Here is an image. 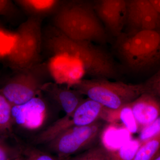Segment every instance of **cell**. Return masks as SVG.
<instances>
[{"instance_id": "cell-1", "label": "cell", "mask_w": 160, "mask_h": 160, "mask_svg": "<svg viewBox=\"0 0 160 160\" xmlns=\"http://www.w3.org/2000/svg\"><path fill=\"white\" fill-rule=\"evenodd\" d=\"M55 29L67 37L105 44L108 32L98 17L92 0H61L53 12Z\"/></svg>"}, {"instance_id": "cell-2", "label": "cell", "mask_w": 160, "mask_h": 160, "mask_svg": "<svg viewBox=\"0 0 160 160\" xmlns=\"http://www.w3.org/2000/svg\"><path fill=\"white\" fill-rule=\"evenodd\" d=\"M45 40L46 47L52 53L67 51L77 57L85 74L92 78L110 79L118 77L117 66L111 55L93 42L70 38L54 28L48 32Z\"/></svg>"}, {"instance_id": "cell-3", "label": "cell", "mask_w": 160, "mask_h": 160, "mask_svg": "<svg viewBox=\"0 0 160 160\" xmlns=\"http://www.w3.org/2000/svg\"><path fill=\"white\" fill-rule=\"evenodd\" d=\"M115 50L130 71L141 72L160 64V29L123 32L116 38Z\"/></svg>"}, {"instance_id": "cell-4", "label": "cell", "mask_w": 160, "mask_h": 160, "mask_svg": "<svg viewBox=\"0 0 160 160\" xmlns=\"http://www.w3.org/2000/svg\"><path fill=\"white\" fill-rule=\"evenodd\" d=\"M72 89L94 100L106 109L118 111L146 91L144 83L128 84L106 79H81L72 83Z\"/></svg>"}, {"instance_id": "cell-5", "label": "cell", "mask_w": 160, "mask_h": 160, "mask_svg": "<svg viewBox=\"0 0 160 160\" xmlns=\"http://www.w3.org/2000/svg\"><path fill=\"white\" fill-rule=\"evenodd\" d=\"M41 19L40 17L30 16L16 32L17 41L5 59L14 71L38 64L42 43Z\"/></svg>"}, {"instance_id": "cell-6", "label": "cell", "mask_w": 160, "mask_h": 160, "mask_svg": "<svg viewBox=\"0 0 160 160\" xmlns=\"http://www.w3.org/2000/svg\"><path fill=\"white\" fill-rule=\"evenodd\" d=\"M42 66L38 64L27 69L15 71L14 74L0 87V93L12 106L22 105L42 94L47 81Z\"/></svg>"}, {"instance_id": "cell-7", "label": "cell", "mask_w": 160, "mask_h": 160, "mask_svg": "<svg viewBox=\"0 0 160 160\" xmlns=\"http://www.w3.org/2000/svg\"><path fill=\"white\" fill-rule=\"evenodd\" d=\"M102 128L99 120L88 126H75L58 135L47 144L59 160L65 159L92 143Z\"/></svg>"}, {"instance_id": "cell-8", "label": "cell", "mask_w": 160, "mask_h": 160, "mask_svg": "<svg viewBox=\"0 0 160 160\" xmlns=\"http://www.w3.org/2000/svg\"><path fill=\"white\" fill-rule=\"evenodd\" d=\"M160 29V16L149 0H127L124 31Z\"/></svg>"}, {"instance_id": "cell-9", "label": "cell", "mask_w": 160, "mask_h": 160, "mask_svg": "<svg viewBox=\"0 0 160 160\" xmlns=\"http://www.w3.org/2000/svg\"><path fill=\"white\" fill-rule=\"evenodd\" d=\"M95 11L108 33L117 38L125 29L127 0H92Z\"/></svg>"}, {"instance_id": "cell-10", "label": "cell", "mask_w": 160, "mask_h": 160, "mask_svg": "<svg viewBox=\"0 0 160 160\" xmlns=\"http://www.w3.org/2000/svg\"><path fill=\"white\" fill-rule=\"evenodd\" d=\"M47 109L46 102L41 95L22 105L12 106L13 125L29 130L37 129L46 119Z\"/></svg>"}, {"instance_id": "cell-11", "label": "cell", "mask_w": 160, "mask_h": 160, "mask_svg": "<svg viewBox=\"0 0 160 160\" xmlns=\"http://www.w3.org/2000/svg\"><path fill=\"white\" fill-rule=\"evenodd\" d=\"M139 131L151 124L160 116V99L145 92L130 104Z\"/></svg>"}, {"instance_id": "cell-12", "label": "cell", "mask_w": 160, "mask_h": 160, "mask_svg": "<svg viewBox=\"0 0 160 160\" xmlns=\"http://www.w3.org/2000/svg\"><path fill=\"white\" fill-rule=\"evenodd\" d=\"M42 92L53 100L66 115H72L84 99L82 95L75 89L52 82L45 83L42 87Z\"/></svg>"}, {"instance_id": "cell-13", "label": "cell", "mask_w": 160, "mask_h": 160, "mask_svg": "<svg viewBox=\"0 0 160 160\" xmlns=\"http://www.w3.org/2000/svg\"><path fill=\"white\" fill-rule=\"evenodd\" d=\"M106 108L99 103L87 98L83 99L71 115L74 127L88 126L102 118Z\"/></svg>"}, {"instance_id": "cell-14", "label": "cell", "mask_w": 160, "mask_h": 160, "mask_svg": "<svg viewBox=\"0 0 160 160\" xmlns=\"http://www.w3.org/2000/svg\"><path fill=\"white\" fill-rule=\"evenodd\" d=\"M30 16L42 17L54 12L61 0H13Z\"/></svg>"}, {"instance_id": "cell-15", "label": "cell", "mask_w": 160, "mask_h": 160, "mask_svg": "<svg viewBox=\"0 0 160 160\" xmlns=\"http://www.w3.org/2000/svg\"><path fill=\"white\" fill-rule=\"evenodd\" d=\"M10 103L2 95L0 99V137H10L12 135L13 125Z\"/></svg>"}, {"instance_id": "cell-16", "label": "cell", "mask_w": 160, "mask_h": 160, "mask_svg": "<svg viewBox=\"0 0 160 160\" xmlns=\"http://www.w3.org/2000/svg\"><path fill=\"white\" fill-rule=\"evenodd\" d=\"M160 150V132L142 143L133 160H154Z\"/></svg>"}, {"instance_id": "cell-17", "label": "cell", "mask_w": 160, "mask_h": 160, "mask_svg": "<svg viewBox=\"0 0 160 160\" xmlns=\"http://www.w3.org/2000/svg\"><path fill=\"white\" fill-rule=\"evenodd\" d=\"M141 145L139 139H131L117 149H109L111 160H133Z\"/></svg>"}, {"instance_id": "cell-18", "label": "cell", "mask_w": 160, "mask_h": 160, "mask_svg": "<svg viewBox=\"0 0 160 160\" xmlns=\"http://www.w3.org/2000/svg\"><path fill=\"white\" fill-rule=\"evenodd\" d=\"M18 40L17 32H12L0 26V58L6 59Z\"/></svg>"}, {"instance_id": "cell-19", "label": "cell", "mask_w": 160, "mask_h": 160, "mask_svg": "<svg viewBox=\"0 0 160 160\" xmlns=\"http://www.w3.org/2000/svg\"><path fill=\"white\" fill-rule=\"evenodd\" d=\"M72 160H111L109 149L98 146L72 158Z\"/></svg>"}, {"instance_id": "cell-20", "label": "cell", "mask_w": 160, "mask_h": 160, "mask_svg": "<svg viewBox=\"0 0 160 160\" xmlns=\"http://www.w3.org/2000/svg\"><path fill=\"white\" fill-rule=\"evenodd\" d=\"M117 120H120L124 126L131 134L139 131L138 126L132 111L130 104L126 105L118 111Z\"/></svg>"}, {"instance_id": "cell-21", "label": "cell", "mask_w": 160, "mask_h": 160, "mask_svg": "<svg viewBox=\"0 0 160 160\" xmlns=\"http://www.w3.org/2000/svg\"><path fill=\"white\" fill-rule=\"evenodd\" d=\"M6 138L0 137V160H25L21 146H10Z\"/></svg>"}, {"instance_id": "cell-22", "label": "cell", "mask_w": 160, "mask_h": 160, "mask_svg": "<svg viewBox=\"0 0 160 160\" xmlns=\"http://www.w3.org/2000/svg\"><path fill=\"white\" fill-rule=\"evenodd\" d=\"M22 153L26 160H58L57 156L52 155L49 152L35 148L32 146H22Z\"/></svg>"}, {"instance_id": "cell-23", "label": "cell", "mask_w": 160, "mask_h": 160, "mask_svg": "<svg viewBox=\"0 0 160 160\" xmlns=\"http://www.w3.org/2000/svg\"><path fill=\"white\" fill-rule=\"evenodd\" d=\"M160 132V116L153 122L140 130L139 140L142 143Z\"/></svg>"}, {"instance_id": "cell-24", "label": "cell", "mask_w": 160, "mask_h": 160, "mask_svg": "<svg viewBox=\"0 0 160 160\" xmlns=\"http://www.w3.org/2000/svg\"><path fill=\"white\" fill-rule=\"evenodd\" d=\"M146 91L159 98L160 99V69L145 83Z\"/></svg>"}, {"instance_id": "cell-25", "label": "cell", "mask_w": 160, "mask_h": 160, "mask_svg": "<svg viewBox=\"0 0 160 160\" xmlns=\"http://www.w3.org/2000/svg\"><path fill=\"white\" fill-rule=\"evenodd\" d=\"M15 12L13 0H0V16H9L14 14Z\"/></svg>"}, {"instance_id": "cell-26", "label": "cell", "mask_w": 160, "mask_h": 160, "mask_svg": "<svg viewBox=\"0 0 160 160\" xmlns=\"http://www.w3.org/2000/svg\"><path fill=\"white\" fill-rule=\"evenodd\" d=\"M160 16V0H149Z\"/></svg>"}, {"instance_id": "cell-27", "label": "cell", "mask_w": 160, "mask_h": 160, "mask_svg": "<svg viewBox=\"0 0 160 160\" xmlns=\"http://www.w3.org/2000/svg\"><path fill=\"white\" fill-rule=\"evenodd\" d=\"M2 95L1 94V93H0V99H1V98H2Z\"/></svg>"}]
</instances>
